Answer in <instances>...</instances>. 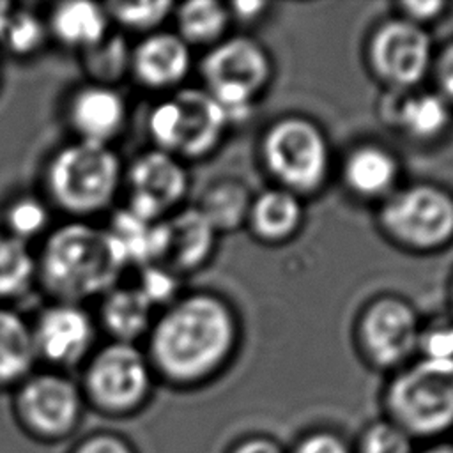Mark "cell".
<instances>
[{
    "instance_id": "25",
    "label": "cell",
    "mask_w": 453,
    "mask_h": 453,
    "mask_svg": "<svg viewBox=\"0 0 453 453\" xmlns=\"http://www.w3.org/2000/svg\"><path fill=\"white\" fill-rule=\"evenodd\" d=\"M48 41L50 35L44 16L28 7L12 4L0 25V50L14 58L27 60L39 55Z\"/></svg>"
},
{
    "instance_id": "22",
    "label": "cell",
    "mask_w": 453,
    "mask_h": 453,
    "mask_svg": "<svg viewBox=\"0 0 453 453\" xmlns=\"http://www.w3.org/2000/svg\"><path fill=\"white\" fill-rule=\"evenodd\" d=\"M398 175V163L391 152L365 145L356 149L345 161L343 177L347 186L359 196L377 198L393 188Z\"/></svg>"
},
{
    "instance_id": "31",
    "label": "cell",
    "mask_w": 453,
    "mask_h": 453,
    "mask_svg": "<svg viewBox=\"0 0 453 453\" xmlns=\"http://www.w3.org/2000/svg\"><path fill=\"white\" fill-rule=\"evenodd\" d=\"M359 453H412V439L393 421H377L365 430Z\"/></svg>"
},
{
    "instance_id": "20",
    "label": "cell",
    "mask_w": 453,
    "mask_h": 453,
    "mask_svg": "<svg viewBox=\"0 0 453 453\" xmlns=\"http://www.w3.org/2000/svg\"><path fill=\"white\" fill-rule=\"evenodd\" d=\"M37 361L30 322L9 304H0V386L23 382Z\"/></svg>"
},
{
    "instance_id": "30",
    "label": "cell",
    "mask_w": 453,
    "mask_h": 453,
    "mask_svg": "<svg viewBox=\"0 0 453 453\" xmlns=\"http://www.w3.org/2000/svg\"><path fill=\"white\" fill-rule=\"evenodd\" d=\"M110 23L115 30L126 34H142L149 35L157 32L165 19L170 16L173 4L172 2H106L104 4Z\"/></svg>"
},
{
    "instance_id": "37",
    "label": "cell",
    "mask_w": 453,
    "mask_h": 453,
    "mask_svg": "<svg viewBox=\"0 0 453 453\" xmlns=\"http://www.w3.org/2000/svg\"><path fill=\"white\" fill-rule=\"evenodd\" d=\"M78 453H131L127 449V446L119 441L117 437H108V435H101V437H94L90 441H87Z\"/></svg>"
},
{
    "instance_id": "6",
    "label": "cell",
    "mask_w": 453,
    "mask_h": 453,
    "mask_svg": "<svg viewBox=\"0 0 453 453\" xmlns=\"http://www.w3.org/2000/svg\"><path fill=\"white\" fill-rule=\"evenodd\" d=\"M200 69L205 90L221 106L228 122L250 115L253 99L271 76L267 53L248 37L216 42L203 57Z\"/></svg>"
},
{
    "instance_id": "10",
    "label": "cell",
    "mask_w": 453,
    "mask_h": 453,
    "mask_svg": "<svg viewBox=\"0 0 453 453\" xmlns=\"http://www.w3.org/2000/svg\"><path fill=\"white\" fill-rule=\"evenodd\" d=\"M126 205L136 218L156 223L165 219L186 195L188 173L179 157L149 149L136 154L124 166Z\"/></svg>"
},
{
    "instance_id": "26",
    "label": "cell",
    "mask_w": 453,
    "mask_h": 453,
    "mask_svg": "<svg viewBox=\"0 0 453 453\" xmlns=\"http://www.w3.org/2000/svg\"><path fill=\"white\" fill-rule=\"evenodd\" d=\"M35 285V251L0 228V304L16 301Z\"/></svg>"
},
{
    "instance_id": "16",
    "label": "cell",
    "mask_w": 453,
    "mask_h": 453,
    "mask_svg": "<svg viewBox=\"0 0 453 453\" xmlns=\"http://www.w3.org/2000/svg\"><path fill=\"white\" fill-rule=\"evenodd\" d=\"M189 67V46L175 32H152L131 48L129 76L143 88H173L180 85Z\"/></svg>"
},
{
    "instance_id": "2",
    "label": "cell",
    "mask_w": 453,
    "mask_h": 453,
    "mask_svg": "<svg viewBox=\"0 0 453 453\" xmlns=\"http://www.w3.org/2000/svg\"><path fill=\"white\" fill-rule=\"evenodd\" d=\"M127 265L124 248L106 226L69 219L41 239L35 285L50 301L83 304L119 285Z\"/></svg>"
},
{
    "instance_id": "28",
    "label": "cell",
    "mask_w": 453,
    "mask_h": 453,
    "mask_svg": "<svg viewBox=\"0 0 453 453\" xmlns=\"http://www.w3.org/2000/svg\"><path fill=\"white\" fill-rule=\"evenodd\" d=\"M177 35L188 44H216L223 35L228 12L225 5L214 0H193L175 11Z\"/></svg>"
},
{
    "instance_id": "29",
    "label": "cell",
    "mask_w": 453,
    "mask_h": 453,
    "mask_svg": "<svg viewBox=\"0 0 453 453\" xmlns=\"http://www.w3.org/2000/svg\"><path fill=\"white\" fill-rule=\"evenodd\" d=\"M250 195L246 188L239 182H218L211 186L203 196L200 205L196 207L211 226L218 230H232L241 225L250 212Z\"/></svg>"
},
{
    "instance_id": "9",
    "label": "cell",
    "mask_w": 453,
    "mask_h": 453,
    "mask_svg": "<svg viewBox=\"0 0 453 453\" xmlns=\"http://www.w3.org/2000/svg\"><path fill=\"white\" fill-rule=\"evenodd\" d=\"M384 230L400 244L434 250L453 239V196L432 184L391 195L380 211Z\"/></svg>"
},
{
    "instance_id": "17",
    "label": "cell",
    "mask_w": 453,
    "mask_h": 453,
    "mask_svg": "<svg viewBox=\"0 0 453 453\" xmlns=\"http://www.w3.org/2000/svg\"><path fill=\"white\" fill-rule=\"evenodd\" d=\"M44 19L50 39L76 53L94 46L113 28L104 4L90 0L57 2Z\"/></svg>"
},
{
    "instance_id": "40",
    "label": "cell",
    "mask_w": 453,
    "mask_h": 453,
    "mask_svg": "<svg viewBox=\"0 0 453 453\" xmlns=\"http://www.w3.org/2000/svg\"><path fill=\"white\" fill-rule=\"evenodd\" d=\"M425 453H453V444H437Z\"/></svg>"
},
{
    "instance_id": "4",
    "label": "cell",
    "mask_w": 453,
    "mask_h": 453,
    "mask_svg": "<svg viewBox=\"0 0 453 453\" xmlns=\"http://www.w3.org/2000/svg\"><path fill=\"white\" fill-rule=\"evenodd\" d=\"M393 423L409 435H439L453 426V359L421 357L388 389Z\"/></svg>"
},
{
    "instance_id": "14",
    "label": "cell",
    "mask_w": 453,
    "mask_h": 453,
    "mask_svg": "<svg viewBox=\"0 0 453 453\" xmlns=\"http://www.w3.org/2000/svg\"><path fill=\"white\" fill-rule=\"evenodd\" d=\"M62 115L76 140L111 145L127 126L129 108L119 87L85 81L69 90Z\"/></svg>"
},
{
    "instance_id": "15",
    "label": "cell",
    "mask_w": 453,
    "mask_h": 453,
    "mask_svg": "<svg viewBox=\"0 0 453 453\" xmlns=\"http://www.w3.org/2000/svg\"><path fill=\"white\" fill-rule=\"evenodd\" d=\"M16 407L27 425L42 434H62L81 411L78 386L60 372L30 373L19 382Z\"/></svg>"
},
{
    "instance_id": "41",
    "label": "cell",
    "mask_w": 453,
    "mask_h": 453,
    "mask_svg": "<svg viewBox=\"0 0 453 453\" xmlns=\"http://www.w3.org/2000/svg\"><path fill=\"white\" fill-rule=\"evenodd\" d=\"M11 5H12V2H4V0H0V25H2V21H4L7 11L11 9Z\"/></svg>"
},
{
    "instance_id": "23",
    "label": "cell",
    "mask_w": 453,
    "mask_h": 453,
    "mask_svg": "<svg viewBox=\"0 0 453 453\" xmlns=\"http://www.w3.org/2000/svg\"><path fill=\"white\" fill-rule=\"evenodd\" d=\"M301 216L297 196L287 189L264 191L251 202L248 212L255 234L271 242L290 237L297 230Z\"/></svg>"
},
{
    "instance_id": "32",
    "label": "cell",
    "mask_w": 453,
    "mask_h": 453,
    "mask_svg": "<svg viewBox=\"0 0 453 453\" xmlns=\"http://www.w3.org/2000/svg\"><path fill=\"white\" fill-rule=\"evenodd\" d=\"M136 288L154 304L170 301L177 290L173 271L161 264H149L140 267V280Z\"/></svg>"
},
{
    "instance_id": "24",
    "label": "cell",
    "mask_w": 453,
    "mask_h": 453,
    "mask_svg": "<svg viewBox=\"0 0 453 453\" xmlns=\"http://www.w3.org/2000/svg\"><path fill=\"white\" fill-rule=\"evenodd\" d=\"M131 48L126 34L111 28L99 42L80 51V67L87 81L119 87V83L129 76Z\"/></svg>"
},
{
    "instance_id": "33",
    "label": "cell",
    "mask_w": 453,
    "mask_h": 453,
    "mask_svg": "<svg viewBox=\"0 0 453 453\" xmlns=\"http://www.w3.org/2000/svg\"><path fill=\"white\" fill-rule=\"evenodd\" d=\"M418 347L423 349V357L453 359V326H439L419 334Z\"/></svg>"
},
{
    "instance_id": "36",
    "label": "cell",
    "mask_w": 453,
    "mask_h": 453,
    "mask_svg": "<svg viewBox=\"0 0 453 453\" xmlns=\"http://www.w3.org/2000/svg\"><path fill=\"white\" fill-rule=\"evenodd\" d=\"M437 81L441 96L453 104V42L442 50L437 60Z\"/></svg>"
},
{
    "instance_id": "13",
    "label": "cell",
    "mask_w": 453,
    "mask_h": 453,
    "mask_svg": "<svg viewBox=\"0 0 453 453\" xmlns=\"http://www.w3.org/2000/svg\"><path fill=\"white\" fill-rule=\"evenodd\" d=\"M414 310L398 297H380L368 306L359 324L366 356L379 366L403 363L419 342Z\"/></svg>"
},
{
    "instance_id": "35",
    "label": "cell",
    "mask_w": 453,
    "mask_h": 453,
    "mask_svg": "<svg viewBox=\"0 0 453 453\" xmlns=\"http://www.w3.org/2000/svg\"><path fill=\"white\" fill-rule=\"evenodd\" d=\"M444 9H446L444 2H434V0H426V2H403L402 4V11L405 14V19H409V21H412L416 25L437 18Z\"/></svg>"
},
{
    "instance_id": "38",
    "label": "cell",
    "mask_w": 453,
    "mask_h": 453,
    "mask_svg": "<svg viewBox=\"0 0 453 453\" xmlns=\"http://www.w3.org/2000/svg\"><path fill=\"white\" fill-rule=\"evenodd\" d=\"M234 453H281L278 449V446L274 442H271L269 439H248L244 442H241Z\"/></svg>"
},
{
    "instance_id": "7",
    "label": "cell",
    "mask_w": 453,
    "mask_h": 453,
    "mask_svg": "<svg viewBox=\"0 0 453 453\" xmlns=\"http://www.w3.org/2000/svg\"><path fill=\"white\" fill-rule=\"evenodd\" d=\"M152 366L136 343L106 342L85 359L83 388L88 398L104 411L136 409L149 395Z\"/></svg>"
},
{
    "instance_id": "34",
    "label": "cell",
    "mask_w": 453,
    "mask_h": 453,
    "mask_svg": "<svg viewBox=\"0 0 453 453\" xmlns=\"http://www.w3.org/2000/svg\"><path fill=\"white\" fill-rule=\"evenodd\" d=\"M296 453H350V451L340 437L320 432L303 439Z\"/></svg>"
},
{
    "instance_id": "27",
    "label": "cell",
    "mask_w": 453,
    "mask_h": 453,
    "mask_svg": "<svg viewBox=\"0 0 453 453\" xmlns=\"http://www.w3.org/2000/svg\"><path fill=\"white\" fill-rule=\"evenodd\" d=\"M2 230L30 244L51 230V207L44 196L19 193L11 196L2 209Z\"/></svg>"
},
{
    "instance_id": "18",
    "label": "cell",
    "mask_w": 453,
    "mask_h": 453,
    "mask_svg": "<svg viewBox=\"0 0 453 453\" xmlns=\"http://www.w3.org/2000/svg\"><path fill=\"white\" fill-rule=\"evenodd\" d=\"M152 303L136 285H115L99 297L96 324L110 342L134 343L152 326Z\"/></svg>"
},
{
    "instance_id": "19",
    "label": "cell",
    "mask_w": 453,
    "mask_h": 453,
    "mask_svg": "<svg viewBox=\"0 0 453 453\" xmlns=\"http://www.w3.org/2000/svg\"><path fill=\"white\" fill-rule=\"evenodd\" d=\"M166 244L161 265L170 271H191L203 264L214 246L216 230L195 207L165 219Z\"/></svg>"
},
{
    "instance_id": "3",
    "label": "cell",
    "mask_w": 453,
    "mask_h": 453,
    "mask_svg": "<svg viewBox=\"0 0 453 453\" xmlns=\"http://www.w3.org/2000/svg\"><path fill=\"white\" fill-rule=\"evenodd\" d=\"M124 166L113 145L73 138L57 147L41 173L42 196L71 219H88L113 207L124 188Z\"/></svg>"
},
{
    "instance_id": "8",
    "label": "cell",
    "mask_w": 453,
    "mask_h": 453,
    "mask_svg": "<svg viewBox=\"0 0 453 453\" xmlns=\"http://www.w3.org/2000/svg\"><path fill=\"white\" fill-rule=\"evenodd\" d=\"M269 172L287 191L317 189L329 170V149L322 131L301 117L278 120L262 143Z\"/></svg>"
},
{
    "instance_id": "21",
    "label": "cell",
    "mask_w": 453,
    "mask_h": 453,
    "mask_svg": "<svg viewBox=\"0 0 453 453\" xmlns=\"http://www.w3.org/2000/svg\"><path fill=\"white\" fill-rule=\"evenodd\" d=\"M398 129L416 140H435L451 120L449 103L435 92L409 94L388 110Z\"/></svg>"
},
{
    "instance_id": "11",
    "label": "cell",
    "mask_w": 453,
    "mask_h": 453,
    "mask_svg": "<svg viewBox=\"0 0 453 453\" xmlns=\"http://www.w3.org/2000/svg\"><path fill=\"white\" fill-rule=\"evenodd\" d=\"M37 359L67 368L96 349L97 324L83 304L50 301L30 322Z\"/></svg>"
},
{
    "instance_id": "12",
    "label": "cell",
    "mask_w": 453,
    "mask_h": 453,
    "mask_svg": "<svg viewBox=\"0 0 453 453\" xmlns=\"http://www.w3.org/2000/svg\"><path fill=\"white\" fill-rule=\"evenodd\" d=\"M368 58L380 80L405 88L426 74L432 62V42L419 25L396 18L373 32Z\"/></svg>"
},
{
    "instance_id": "5",
    "label": "cell",
    "mask_w": 453,
    "mask_h": 453,
    "mask_svg": "<svg viewBox=\"0 0 453 453\" xmlns=\"http://www.w3.org/2000/svg\"><path fill=\"white\" fill-rule=\"evenodd\" d=\"M228 120L205 88H180L149 111L147 131L154 149L175 157H200L221 140Z\"/></svg>"
},
{
    "instance_id": "39",
    "label": "cell",
    "mask_w": 453,
    "mask_h": 453,
    "mask_svg": "<svg viewBox=\"0 0 453 453\" xmlns=\"http://www.w3.org/2000/svg\"><path fill=\"white\" fill-rule=\"evenodd\" d=\"M234 12L241 18H246V19H251L255 16L260 14L262 9H265L267 5L264 2H235L234 5Z\"/></svg>"
},
{
    "instance_id": "1",
    "label": "cell",
    "mask_w": 453,
    "mask_h": 453,
    "mask_svg": "<svg viewBox=\"0 0 453 453\" xmlns=\"http://www.w3.org/2000/svg\"><path fill=\"white\" fill-rule=\"evenodd\" d=\"M235 336L232 310L216 296L193 294L173 301L152 320L145 356L170 382L193 384L225 363Z\"/></svg>"
}]
</instances>
